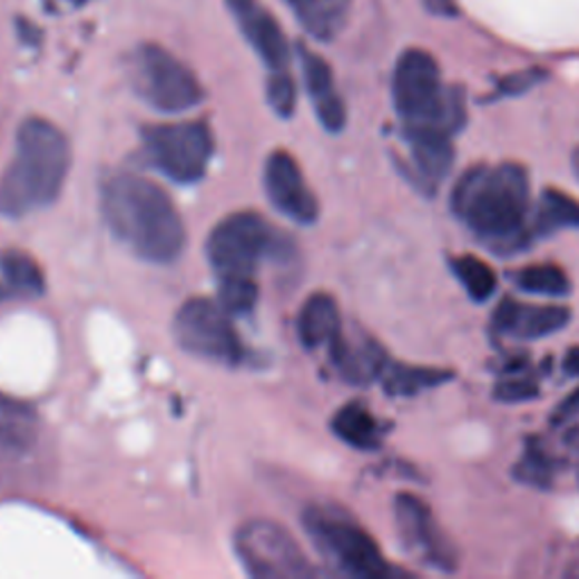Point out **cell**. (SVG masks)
Returning a JSON list of instances; mask_svg holds the SVG:
<instances>
[{
    "mask_svg": "<svg viewBox=\"0 0 579 579\" xmlns=\"http://www.w3.org/2000/svg\"><path fill=\"white\" fill-rule=\"evenodd\" d=\"M100 208L111 234L138 258L173 263L184 252L181 215L155 181L118 173L102 184Z\"/></svg>",
    "mask_w": 579,
    "mask_h": 579,
    "instance_id": "obj_1",
    "label": "cell"
},
{
    "mask_svg": "<svg viewBox=\"0 0 579 579\" xmlns=\"http://www.w3.org/2000/svg\"><path fill=\"white\" fill-rule=\"evenodd\" d=\"M70 145L46 118H28L17 134V153L0 177V215L23 217L52 204L68 177Z\"/></svg>",
    "mask_w": 579,
    "mask_h": 579,
    "instance_id": "obj_2",
    "label": "cell"
},
{
    "mask_svg": "<svg viewBox=\"0 0 579 579\" xmlns=\"http://www.w3.org/2000/svg\"><path fill=\"white\" fill-rule=\"evenodd\" d=\"M528 199L530 181L521 166H475L453 188L451 206L491 247L512 249L526 225Z\"/></svg>",
    "mask_w": 579,
    "mask_h": 579,
    "instance_id": "obj_3",
    "label": "cell"
},
{
    "mask_svg": "<svg viewBox=\"0 0 579 579\" xmlns=\"http://www.w3.org/2000/svg\"><path fill=\"white\" fill-rule=\"evenodd\" d=\"M392 96L403 125L442 129L449 136L467 125V100L460 87H444L440 66L425 50H405L394 68Z\"/></svg>",
    "mask_w": 579,
    "mask_h": 579,
    "instance_id": "obj_4",
    "label": "cell"
},
{
    "mask_svg": "<svg viewBox=\"0 0 579 579\" xmlns=\"http://www.w3.org/2000/svg\"><path fill=\"white\" fill-rule=\"evenodd\" d=\"M129 80L143 102L164 114H184L204 100L195 72L157 43L136 48L129 61Z\"/></svg>",
    "mask_w": 579,
    "mask_h": 579,
    "instance_id": "obj_5",
    "label": "cell"
},
{
    "mask_svg": "<svg viewBox=\"0 0 579 579\" xmlns=\"http://www.w3.org/2000/svg\"><path fill=\"white\" fill-rule=\"evenodd\" d=\"M285 238L263 217L236 213L217 225L206 243V256L220 278L254 276L261 261L285 254Z\"/></svg>",
    "mask_w": 579,
    "mask_h": 579,
    "instance_id": "obj_6",
    "label": "cell"
},
{
    "mask_svg": "<svg viewBox=\"0 0 579 579\" xmlns=\"http://www.w3.org/2000/svg\"><path fill=\"white\" fill-rule=\"evenodd\" d=\"M153 166L177 184L199 181L213 157V134L204 122L155 125L143 131Z\"/></svg>",
    "mask_w": 579,
    "mask_h": 579,
    "instance_id": "obj_7",
    "label": "cell"
},
{
    "mask_svg": "<svg viewBox=\"0 0 579 579\" xmlns=\"http://www.w3.org/2000/svg\"><path fill=\"white\" fill-rule=\"evenodd\" d=\"M304 528L322 555L353 577H385L390 572L376 541L355 523L313 507L304 514Z\"/></svg>",
    "mask_w": 579,
    "mask_h": 579,
    "instance_id": "obj_8",
    "label": "cell"
},
{
    "mask_svg": "<svg viewBox=\"0 0 579 579\" xmlns=\"http://www.w3.org/2000/svg\"><path fill=\"white\" fill-rule=\"evenodd\" d=\"M173 333L179 346L197 357L229 362V365L243 357V342L232 324V315L220 302H186L175 315Z\"/></svg>",
    "mask_w": 579,
    "mask_h": 579,
    "instance_id": "obj_9",
    "label": "cell"
},
{
    "mask_svg": "<svg viewBox=\"0 0 579 579\" xmlns=\"http://www.w3.org/2000/svg\"><path fill=\"white\" fill-rule=\"evenodd\" d=\"M236 552L254 577L285 579L313 575L297 541L281 526L269 521H252L243 526L236 534Z\"/></svg>",
    "mask_w": 579,
    "mask_h": 579,
    "instance_id": "obj_10",
    "label": "cell"
},
{
    "mask_svg": "<svg viewBox=\"0 0 579 579\" xmlns=\"http://www.w3.org/2000/svg\"><path fill=\"white\" fill-rule=\"evenodd\" d=\"M394 512H396L401 539L414 557L440 570H453L458 566L455 548L440 532L438 523L432 521L428 512V507L416 495L410 493L396 495Z\"/></svg>",
    "mask_w": 579,
    "mask_h": 579,
    "instance_id": "obj_11",
    "label": "cell"
},
{
    "mask_svg": "<svg viewBox=\"0 0 579 579\" xmlns=\"http://www.w3.org/2000/svg\"><path fill=\"white\" fill-rule=\"evenodd\" d=\"M265 193L274 208L290 217V220L300 225H311L317 220V197L308 188L295 157H290L283 150L269 155L265 164Z\"/></svg>",
    "mask_w": 579,
    "mask_h": 579,
    "instance_id": "obj_12",
    "label": "cell"
},
{
    "mask_svg": "<svg viewBox=\"0 0 579 579\" xmlns=\"http://www.w3.org/2000/svg\"><path fill=\"white\" fill-rule=\"evenodd\" d=\"M227 8L263 63L269 70H287L290 46L272 12L258 0H227Z\"/></svg>",
    "mask_w": 579,
    "mask_h": 579,
    "instance_id": "obj_13",
    "label": "cell"
},
{
    "mask_svg": "<svg viewBox=\"0 0 579 579\" xmlns=\"http://www.w3.org/2000/svg\"><path fill=\"white\" fill-rule=\"evenodd\" d=\"M570 320L563 306H526L507 297L493 313V328L519 340H537L561 331Z\"/></svg>",
    "mask_w": 579,
    "mask_h": 579,
    "instance_id": "obj_14",
    "label": "cell"
},
{
    "mask_svg": "<svg viewBox=\"0 0 579 579\" xmlns=\"http://www.w3.org/2000/svg\"><path fill=\"white\" fill-rule=\"evenodd\" d=\"M333 367L346 383L370 385L379 381L387 367V357L381 344L370 337L349 340L342 331L331 340Z\"/></svg>",
    "mask_w": 579,
    "mask_h": 579,
    "instance_id": "obj_15",
    "label": "cell"
},
{
    "mask_svg": "<svg viewBox=\"0 0 579 579\" xmlns=\"http://www.w3.org/2000/svg\"><path fill=\"white\" fill-rule=\"evenodd\" d=\"M403 134L410 145L414 168L419 170V179L430 186L444 181L455 161L451 136L442 129L421 125H405Z\"/></svg>",
    "mask_w": 579,
    "mask_h": 579,
    "instance_id": "obj_16",
    "label": "cell"
},
{
    "mask_svg": "<svg viewBox=\"0 0 579 579\" xmlns=\"http://www.w3.org/2000/svg\"><path fill=\"white\" fill-rule=\"evenodd\" d=\"M300 55H302L306 89H308V96L313 100L320 122L328 131H340L346 122V109L335 89L331 66L317 52H313L308 48H300Z\"/></svg>",
    "mask_w": 579,
    "mask_h": 579,
    "instance_id": "obj_17",
    "label": "cell"
},
{
    "mask_svg": "<svg viewBox=\"0 0 579 579\" xmlns=\"http://www.w3.org/2000/svg\"><path fill=\"white\" fill-rule=\"evenodd\" d=\"M340 311L337 304L331 295L326 293H317L313 295L297 320V333L300 340L304 342V346L315 349V346H324L331 344V340L340 333Z\"/></svg>",
    "mask_w": 579,
    "mask_h": 579,
    "instance_id": "obj_18",
    "label": "cell"
},
{
    "mask_svg": "<svg viewBox=\"0 0 579 579\" xmlns=\"http://www.w3.org/2000/svg\"><path fill=\"white\" fill-rule=\"evenodd\" d=\"M302 26L317 41H331L344 28L349 0H287Z\"/></svg>",
    "mask_w": 579,
    "mask_h": 579,
    "instance_id": "obj_19",
    "label": "cell"
},
{
    "mask_svg": "<svg viewBox=\"0 0 579 579\" xmlns=\"http://www.w3.org/2000/svg\"><path fill=\"white\" fill-rule=\"evenodd\" d=\"M333 430L342 442L360 451H374L381 446V428L372 412L360 403L344 405L333 416Z\"/></svg>",
    "mask_w": 579,
    "mask_h": 579,
    "instance_id": "obj_20",
    "label": "cell"
},
{
    "mask_svg": "<svg viewBox=\"0 0 579 579\" xmlns=\"http://www.w3.org/2000/svg\"><path fill=\"white\" fill-rule=\"evenodd\" d=\"M453 379L451 372L428 370V367H405V365H387L381 381L387 394L392 396H414L423 390L440 387Z\"/></svg>",
    "mask_w": 579,
    "mask_h": 579,
    "instance_id": "obj_21",
    "label": "cell"
},
{
    "mask_svg": "<svg viewBox=\"0 0 579 579\" xmlns=\"http://www.w3.org/2000/svg\"><path fill=\"white\" fill-rule=\"evenodd\" d=\"M35 414L28 405L0 396V449L21 451L35 438Z\"/></svg>",
    "mask_w": 579,
    "mask_h": 579,
    "instance_id": "obj_22",
    "label": "cell"
},
{
    "mask_svg": "<svg viewBox=\"0 0 579 579\" xmlns=\"http://www.w3.org/2000/svg\"><path fill=\"white\" fill-rule=\"evenodd\" d=\"M579 227V202L570 195L548 188L541 195L539 213H537V229L541 234H555L559 229H577Z\"/></svg>",
    "mask_w": 579,
    "mask_h": 579,
    "instance_id": "obj_23",
    "label": "cell"
},
{
    "mask_svg": "<svg viewBox=\"0 0 579 579\" xmlns=\"http://www.w3.org/2000/svg\"><path fill=\"white\" fill-rule=\"evenodd\" d=\"M0 272H3L8 285L12 290H17V293H23V295H41L43 293L46 281H43L39 265L21 252L3 254V258H0Z\"/></svg>",
    "mask_w": 579,
    "mask_h": 579,
    "instance_id": "obj_24",
    "label": "cell"
},
{
    "mask_svg": "<svg viewBox=\"0 0 579 579\" xmlns=\"http://www.w3.org/2000/svg\"><path fill=\"white\" fill-rule=\"evenodd\" d=\"M455 276L460 278V283L467 287V293L471 300L475 302H487L493 293H495V272L480 258L475 256H460L453 258L451 263Z\"/></svg>",
    "mask_w": 579,
    "mask_h": 579,
    "instance_id": "obj_25",
    "label": "cell"
},
{
    "mask_svg": "<svg viewBox=\"0 0 579 579\" xmlns=\"http://www.w3.org/2000/svg\"><path fill=\"white\" fill-rule=\"evenodd\" d=\"M517 283L521 290L537 295L561 297L570 293V281L557 265H530L517 274Z\"/></svg>",
    "mask_w": 579,
    "mask_h": 579,
    "instance_id": "obj_26",
    "label": "cell"
},
{
    "mask_svg": "<svg viewBox=\"0 0 579 579\" xmlns=\"http://www.w3.org/2000/svg\"><path fill=\"white\" fill-rule=\"evenodd\" d=\"M217 302L229 315H245L258 302V285L254 276H227L220 278Z\"/></svg>",
    "mask_w": 579,
    "mask_h": 579,
    "instance_id": "obj_27",
    "label": "cell"
},
{
    "mask_svg": "<svg viewBox=\"0 0 579 579\" xmlns=\"http://www.w3.org/2000/svg\"><path fill=\"white\" fill-rule=\"evenodd\" d=\"M552 462L550 458L543 453V449H539L534 442L528 444V451L523 455V460L517 464L514 469V475L526 482V484H532V487H539V489H546L550 487L552 482Z\"/></svg>",
    "mask_w": 579,
    "mask_h": 579,
    "instance_id": "obj_28",
    "label": "cell"
},
{
    "mask_svg": "<svg viewBox=\"0 0 579 579\" xmlns=\"http://www.w3.org/2000/svg\"><path fill=\"white\" fill-rule=\"evenodd\" d=\"M267 100L281 118H290L297 107V87L287 70H272L267 80Z\"/></svg>",
    "mask_w": 579,
    "mask_h": 579,
    "instance_id": "obj_29",
    "label": "cell"
},
{
    "mask_svg": "<svg viewBox=\"0 0 579 579\" xmlns=\"http://www.w3.org/2000/svg\"><path fill=\"white\" fill-rule=\"evenodd\" d=\"M493 396L502 403H521L532 401L539 396V385L530 379H512V381H500L493 390Z\"/></svg>",
    "mask_w": 579,
    "mask_h": 579,
    "instance_id": "obj_30",
    "label": "cell"
},
{
    "mask_svg": "<svg viewBox=\"0 0 579 579\" xmlns=\"http://www.w3.org/2000/svg\"><path fill=\"white\" fill-rule=\"evenodd\" d=\"M541 80L539 72L530 70V72H519V76H512V78H504L500 82V91L502 94H523L528 91L530 87H534L537 82Z\"/></svg>",
    "mask_w": 579,
    "mask_h": 579,
    "instance_id": "obj_31",
    "label": "cell"
},
{
    "mask_svg": "<svg viewBox=\"0 0 579 579\" xmlns=\"http://www.w3.org/2000/svg\"><path fill=\"white\" fill-rule=\"evenodd\" d=\"M577 414H579V387L555 410L552 423H563V421H568V419L577 416Z\"/></svg>",
    "mask_w": 579,
    "mask_h": 579,
    "instance_id": "obj_32",
    "label": "cell"
},
{
    "mask_svg": "<svg viewBox=\"0 0 579 579\" xmlns=\"http://www.w3.org/2000/svg\"><path fill=\"white\" fill-rule=\"evenodd\" d=\"M423 6L434 17H455L458 14L453 0H423Z\"/></svg>",
    "mask_w": 579,
    "mask_h": 579,
    "instance_id": "obj_33",
    "label": "cell"
},
{
    "mask_svg": "<svg viewBox=\"0 0 579 579\" xmlns=\"http://www.w3.org/2000/svg\"><path fill=\"white\" fill-rule=\"evenodd\" d=\"M563 372H566L568 376L579 379V346H575V349H570V351L566 353V357H563Z\"/></svg>",
    "mask_w": 579,
    "mask_h": 579,
    "instance_id": "obj_34",
    "label": "cell"
},
{
    "mask_svg": "<svg viewBox=\"0 0 579 579\" xmlns=\"http://www.w3.org/2000/svg\"><path fill=\"white\" fill-rule=\"evenodd\" d=\"M572 166H575V173H577V177H579V150L575 153V159H572Z\"/></svg>",
    "mask_w": 579,
    "mask_h": 579,
    "instance_id": "obj_35",
    "label": "cell"
}]
</instances>
